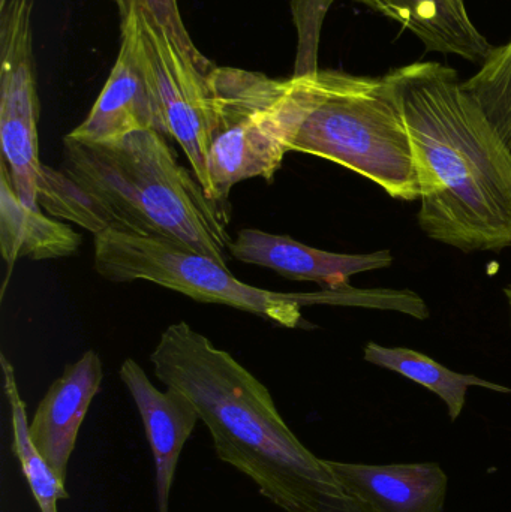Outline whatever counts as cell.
<instances>
[{
  "instance_id": "19",
  "label": "cell",
  "mask_w": 511,
  "mask_h": 512,
  "mask_svg": "<svg viewBox=\"0 0 511 512\" xmlns=\"http://www.w3.org/2000/svg\"><path fill=\"white\" fill-rule=\"evenodd\" d=\"M111 2L116 3L119 9L120 21L128 18L132 9L137 8L147 20L162 27L203 71L209 72L215 66L195 47L183 23L177 0H111Z\"/></svg>"
},
{
  "instance_id": "6",
  "label": "cell",
  "mask_w": 511,
  "mask_h": 512,
  "mask_svg": "<svg viewBox=\"0 0 511 512\" xmlns=\"http://www.w3.org/2000/svg\"><path fill=\"white\" fill-rule=\"evenodd\" d=\"M96 273L108 282L146 280L201 303L224 304L270 319L282 327L302 322V307L314 304L401 310L402 291H363L353 286L320 292H275L248 285L215 259L152 237L108 233L95 236Z\"/></svg>"
},
{
  "instance_id": "4",
  "label": "cell",
  "mask_w": 511,
  "mask_h": 512,
  "mask_svg": "<svg viewBox=\"0 0 511 512\" xmlns=\"http://www.w3.org/2000/svg\"><path fill=\"white\" fill-rule=\"evenodd\" d=\"M207 81L212 98V197L227 203L237 183L255 177L273 182L294 138L323 95V81L320 71L270 78L233 66H213Z\"/></svg>"
},
{
  "instance_id": "7",
  "label": "cell",
  "mask_w": 511,
  "mask_h": 512,
  "mask_svg": "<svg viewBox=\"0 0 511 512\" xmlns=\"http://www.w3.org/2000/svg\"><path fill=\"white\" fill-rule=\"evenodd\" d=\"M32 9V0L0 6V144L15 194L30 209L42 210Z\"/></svg>"
},
{
  "instance_id": "15",
  "label": "cell",
  "mask_w": 511,
  "mask_h": 512,
  "mask_svg": "<svg viewBox=\"0 0 511 512\" xmlns=\"http://www.w3.org/2000/svg\"><path fill=\"white\" fill-rule=\"evenodd\" d=\"M83 242L65 222L30 209L15 194L5 162L0 161V252L11 271L18 259L33 261L74 255Z\"/></svg>"
},
{
  "instance_id": "11",
  "label": "cell",
  "mask_w": 511,
  "mask_h": 512,
  "mask_svg": "<svg viewBox=\"0 0 511 512\" xmlns=\"http://www.w3.org/2000/svg\"><path fill=\"white\" fill-rule=\"evenodd\" d=\"M119 376L137 406L155 460L156 508L170 512L180 454L200 417L185 394L173 388L159 391L132 358L123 361Z\"/></svg>"
},
{
  "instance_id": "9",
  "label": "cell",
  "mask_w": 511,
  "mask_h": 512,
  "mask_svg": "<svg viewBox=\"0 0 511 512\" xmlns=\"http://www.w3.org/2000/svg\"><path fill=\"white\" fill-rule=\"evenodd\" d=\"M149 129L167 137L164 120L138 60L131 12L120 21V50L104 89L89 116L68 137L83 143H107Z\"/></svg>"
},
{
  "instance_id": "2",
  "label": "cell",
  "mask_w": 511,
  "mask_h": 512,
  "mask_svg": "<svg viewBox=\"0 0 511 512\" xmlns=\"http://www.w3.org/2000/svg\"><path fill=\"white\" fill-rule=\"evenodd\" d=\"M156 378L194 405L216 456L285 512H371L291 432L269 390L188 322L165 328L150 354Z\"/></svg>"
},
{
  "instance_id": "1",
  "label": "cell",
  "mask_w": 511,
  "mask_h": 512,
  "mask_svg": "<svg viewBox=\"0 0 511 512\" xmlns=\"http://www.w3.org/2000/svg\"><path fill=\"white\" fill-rule=\"evenodd\" d=\"M389 74L413 146L423 233L464 254L511 248V153L458 72L426 60Z\"/></svg>"
},
{
  "instance_id": "18",
  "label": "cell",
  "mask_w": 511,
  "mask_h": 512,
  "mask_svg": "<svg viewBox=\"0 0 511 512\" xmlns=\"http://www.w3.org/2000/svg\"><path fill=\"white\" fill-rule=\"evenodd\" d=\"M464 89L476 99L511 153V39L494 48L479 72L464 81Z\"/></svg>"
},
{
  "instance_id": "16",
  "label": "cell",
  "mask_w": 511,
  "mask_h": 512,
  "mask_svg": "<svg viewBox=\"0 0 511 512\" xmlns=\"http://www.w3.org/2000/svg\"><path fill=\"white\" fill-rule=\"evenodd\" d=\"M363 358L374 366L399 373L440 397L452 421L458 420L464 412L470 388H486L495 393L511 394L509 387L486 381L480 376L465 375L447 369L443 364L414 349L389 348L378 345L377 342H369L365 346Z\"/></svg>"
},
{
  "instance_id": "13",
  "label": "cell",
  "mask_w": 511,
  "mask_h": 512,
  "mask_svg": "<svg viewBox=\"0 0 511 512\" xmlns=\"http://www.w3.org/2000/svg\"><path fill=\"white\" fill-rule=\"evenodd\" d=\"M342 486L371 512H443L449 477L437 463L365 465L327 460Z\"/></svg>"
},
{
  "instance_id": "3",
  "label": "cell",
  "mask_w": 511,
  "mask_h": 512,
  "mask_svg": "<svg viewBox=\"0 0 511 512\" xmlns=\"http://www.w3.org/2000/svg\"><path fill=\"white\" fill-rule=\"evenodd\" d=\"M60 170L110 206L125 234L173 242L228 267L230 206L206 194L165 135L149 129L107 143L66 135Z\"/></svg>"
},
{
  "instance_id": "20",
  "label": "cell",
  "mask_w": 511,
  "mask_h": 512,
  "mask_svg": "<svg viewBox=\"0 0 511 512\" xmlns=\"http://www.w3.org/2000/svg\"><path fill=\"white\" fill-rule=\"evenodd\" d=\"M333 2L335 0H294L299 53L293 75L317 74L320 71L317 65L318 39L327 9Z\"/></svg>"
},
{
  "instance_id": "8",
  "label": "cell",
  "mask_w": 511,
  "mask_h": 512,
  "mask_svg": "<svg viewBox=\"0 0 511 512\" xmlns=\"http://www.w3.org/2000/svg\"><path fill=\"white\" fill-rule=\"evenodd\" d=\"M132 12L138 60L164 120L167 137L179 143L192 173L213 200L209 177V72L195 65L162 27L147 20L137 8Z\"/></svg>"
},
{
  "instance_id": "5",
  "label": "cell",
  "mask_w": 511,
  "mask_h": 512,
  "mask_svg": "<svg viewBox=\"0 0 511 512\" xmlns=\"http://www.w3.org/2000/svg\"><path fill=\"white\" fill-rule=\"evenodd\" d=\"M323 95L291 144L371 180L399 201L420 200L413 146L398 90L381 77L320 69Z\"/></svg>"
},
{
  "instance_id": "10",
  "label": "cell",
  "mask_w": 511,
  "mask_h": 512,
  "mask_svg": "<svg viewBox=\"0 0 511 512\" xmlns=\"http://www.w3.org/2000/svg\"><path fill=\"white\" fill-rule=\"evenodd\" d=\"M230 256L245 264L260 265L296 282L318 283L323 289L350 286L354 274L383 270L393 264L390 251L374 254H335L311 248L290 236L245 228L231 242Z\"/></svg>"
},
{
  "instance_id": "21",
  "label": "cell",
  "mask_w": 511,
  "mask_h": 512,
  "mask_svg": "<svg viewBox=\"0 0 511 512\" xmlns=\"http://www.w3.org/2000/svg\"><path fill=\"white\" fill-rule=\"evenodd\" d=\"M503 292H504V297H506V300H507V306H509L510 327H511V283H510V285L504 286Z\"/></svg>"
},
{
  "instance_id": "14",
  "label": "cell",
  "mask_w": 511,
  "mask_h": 512,
  "mask_svg": "<svg viewBox=\"0 0 511 512\" xmlns=\"http://www.w3.org/2000/svg\"><path fill=\"white\" fill-rule=\"evenodd\" d=\"M401 24L429 53L483 65L494 45L474 23L467 0H356Z\"/></svg>"
},
{
  "instance_id": "17",
  "label": "cell",
  "mask_w": 511,
  "mask_h": 512,
  "mask_svg": "<svg viewBox=\"0 0 511 512\" xmlns=\"http://www.w3.org/2000/svg\"><path fill=\"white\" fill-rule=\"evenodd\" d=\"M3 381H5V394L11 408L12 424V450L20 462L21 471L29 484L33 499L41 512H57V502L69 499L65 483L57 477L47 460L39 453L38 448L30 439L27 421L26 405L18 391L14 367L2 354Z\"/></svg>"
},
{
  "instance_id": "12",
  "label": "cell",
  "mask_w": 511,
  "mask_h": 512,
  "mask_svg": "<svg viewBox=\"0 0 511 512\" xmlns=\"http://www.w3.org/2000/svg\"><path fill=\"white\" fill-rule=\"evenodd\" d=\"M102 378L104 370L99 355L95 351L84 352L51 384L30 421L33 445L63 483L68 477L78 432L90 403L99 393Z\"/></svg>"
}]
</instances>
